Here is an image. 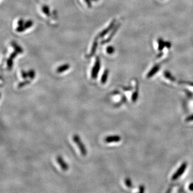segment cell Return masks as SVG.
Listing matches in <instances>:
<instances>
[{
  "mask_svg": "<svg viewBox=\"0 0 193 193\" xmlns=\"http://www.w3.org/2000/svg\"><path fill=\"white\" fill-rule=\"evenodd\" d=\"M28 75H29V78L32 80L33 79H35V70L33 69H30L28 72Z\"/></svg>",
  "mask_w": 193,
  "mask_h": 193,
  "instance_id": "obj_12",
  "label": "cell"
},
{
  "mask_svg": "<svg viewBox=\"0 0 193 193\" xmlns=\"http://www.w3.org/2000/svg\"><path fill=\"white\" fill-rule=\"evenodd\" d=\"M11 45L14 48V51H16L17 52H18V53L20 54L23 53V51L22 48L20 47L18 44H17L15 42H12L11 43Z\"/></svg>",
  "mask_w": 193,
  "mask_h": 193,
  "instance_id": "obj_10",
  "label": "cell"
},
{
  "mask_svg": "<svg viewBox=\"0 0 193 193\" xmlns=\"http://www.w3.org/2000/svg\"><path fill=\"white\" fill-rule=\"evenodd\" d=\"M125 185H126L128 187L130 188V187H132V181H131V180L129 179V178H127V179H125Z\"/></svg>",
  "mask_w": 193,
  "mask_h": 193,
  "instance_id": "obj_18",
  "label": "cell"
},
{
  "mask_svg": "<svg viewBox=\"0 0 193 193\" xmlns=\"http://www.w3.org/2000/svg\"><path fill=\"white\" fill-rule=\"evenodd\" d=\"M33 24V23L32 21L29 20V21H27L26 22H25L24 25L25 29L27 30V29H29V28H30V27H32Z\"/></svg>",
  "mask_w": 193,
  "mask_h": 193,
  "instance_id": "obj_14",
  "label": "cell"
},
{
  "mask_svg": "<svg viewBox=\"0 0 193 193\" xmlns=\"http://www.w3.org/2000/svg\"><path fill=\"white\" fill-rule=\"evenodd\" d=\"M56 161L62 170L64 171L68 170L69 166L61 156L57 157Z\"/></svg>",
  "mask_w": 193,
  "mask_h": 193,
  "instance_id": "obj_5",
  "label": "cell"
},
{
  "mask_svg": "<svg viewBox=\"0 0 193 193\" xmlns=\"http://www.w3.org/2000/svg\"><path fill=\"white\" fill-rule=\"evenodd\" d=\"M18 52H17L16 51H14V52H13L10 55V58L14 60V58L16 57L17 55H18Z\"/></svg>",
  "mask_w": 193,
  "mask_h": 193,
  "instance_id": "obj_21",
  "label": "cell"
},
{
  "mask_svg": "<svg viewBox=\"0 0 193 193\" xmlns=\"http://www.w3.org/2000/svg\"><path fill=\"white\" fill-rule=\"evenodd\" d=\"M187 164L186 162H183V164L181 165V166L179 167V169L177 170V172L175 173V174L173 175L172 176L173 180H177L178 179L179 177L181 176V175H183V173H184L186 169L187 168Z\"/></svg>",
  "mask_w": 193,
  "mask_h": 193,
  "instance_id": "obj_3",
  "label": "cell"
},
{
  "mask_svg": "<svg viewBox=\"0 0 193 193\" xmlns=\"http://www.w3.org/2000/svg\"><path fill=\"white\" fill-rule=\"evenodd\" d=\"M42 11L43 12L48 16H49L50 15V11H49V9L48 6H44L42 7Z\"/></svg>",
  "mask_w": 193,
  "mask_h": 193,
  "instance_id": "obj_13",
  "label": "cell"
},
{
  "mask_svg": "<svg viewBox=\"0 0 193 193\" xmlns=\"http://www.w3.org/2000/svg\"><path fill=\"white\" fill-rule=\"evenodd\" d=\"M114 49L112 46H109L106 48V51H107V53L109 54H113L114 53Z\"/></svg>",
  "mask_w": 193,
  "mask_h": 193,
  "instance_id": "obj_19",
  "label": "cell"
},
{
  "mask_svg": "<svg viewBox=\"0 0 193 193\" xmlns=\"http://www.w3.org/2000/svg\"><path fill=\"white\" fill-rule=\"evenodd\" d=\"M84 2L86 3L87 6H88V8H91V0H84Z\"/></svg>",
  "mask_w": 193,
  "mask_h": 193,
  "instance_id": "obj_23",
  "label": "cell"
},
{
  "mask_svg": "<svg viewBox=\"0 0 193 193\" xmlns=\"http://www.w3.org/2000/svg\"><path fill=\"white\" fill-rule=\"evenodd\" d=\"M24 24V20L22 19H19L18 21V25H23Z\"/></svg>",
  "mask_w": 193,
  "mask_h": 193,
  "instance_id": "obj_24",
  "label": "cell"
},
{
  "mask_svg": "<svg viewBox=\"0 0 193 193\" xmlns=\"http://www.w3.org/2000/svg\"><path fill=\"white\" fill-rule=\"evenodd\" d=\"M70 66L69 64H64L62 66H59L57 69H56V72L59 74H61L62 72H66L67 70H68L70 68Z\"/></svg>",
  "mask_w": 193,
  "mask_h": 193,
  "instance_id": "obj_7",
  "label": "cell"
},
{
  "mask_svg": "<svg viewBox=\"0 0 193 193\" xmlns=\"http://www.w3.org/2000/svg\"><path fill=\"white\" fill-rule=\"evenodd\" d=\"M21 76H22V77L24 80H27V78L29 77L28 72H26L24 70L21 71Z\"/></svg>",
  "mask_w": 193,
  "mask_h": 193,
  "instance_id": "obj_17",
  "label": "cell"
},
{
  "mask_svg": "<svg viewBox=\"0 0 193 193\" xmlns=\"http://www.w3.org/2000/svg\"><path fill=\"white\" fill-rule=\"evenodd\" d=\"M72 140L74 141V143L77 146L80 151V154L83 156H86L88 154L87 149L84 144L83 143L82 141L80 140V137L78 135H74L72 137Z\"/></svg>",
  "mask_w": 193,
  "mask_h": 193,
  "instance_id": "obj_1",
  "label": "cell"
},
{
  "mask_svg": "<svg viewBox=\"0 0 193 193\" xmlns=\"http://www.w3.org/2000/svg\"><path fill=\"white\" fill-rule=\"evenodd\" d=\"M121 140V136L117 135H114L108 136L106 137L104 139V141L107 143H117L119 142Z\"/></svg>",
  "mask_w": 193,
  "mask_h": 193,
  "instance_id": "obj_4",
  "label": "cell"
},
{
  "mask_svg": "<svg viewBox=\"0 0 193 193\" xmlns=\"http://www.w3.org/2000/svg\"><path fill=\"white\" fill-rule=\"evenodd\" d=\"M26 30L24 25H19L18 27L16 28V31L18 32H23Z\"/></svg>",
  "mask_w": 193,
  "mask_h": 193,
  "instance_id": "obj_16",
  "label": "cell"
},
{
  "mask_svg": "<svg viewBox=\"0 0 193 193\" xmlns=\"http://www.w3.org/2000/svg\"><path fill=\"white\" fill-rule=\"evenodd\" d=\"M92 1H96H96H98V0H92Z\"/></svg>",
  "mask_w": 193,
  "mask_h": 193,
  "instance_id": "obj_27",
  "label": "cell"
},
{
  "mask_svg": "<svg viewBox=\"0 0 193 193\" xmlns=\"http://www.w3.org/2000/svg\"><path fill=\"white\" fill-rule=\"evenodd\" d=\"M30 83H31V80L27 79V80H25L24 81L19 83L17 85V88H23L24 86L30 84Z\"/></svg>",
  "mask_w": 193,
  "mask_h": 193,
  "instance_id": "obj_11",
  "label": "cell"
},
{
  "mask_svg": "<svg viewBox=\"0 0 193 193\" xmlns=\"http://www.w3.org/2000/svg\"><path fill=\"white\" fill-rule=\"evenodd\" d=\"M189 190L191 191H193V183H191L190 185H189V187H188Z\"/></svg>",
  "mask_w": 193,
  "mask_h": 193,
  "instance_id": "obj_25",
  "label": "cell"
},
{
  "mask_svg": "<svg viewBox=\"0 0 193 193\" xmlns=\"http://www.w3.org/2000/svg\"><path fill=\"white\" fill-rule=\"evenodd\" d=\"M144 191V187L143 186H141L140 188V193H143Z\"/></svg>",
  "mask_w": 193,
  "mask_h": 193,
  "instance_id": "obj_26",
  "label": "cell"
},
{
  "mask_svg": "<svg viewBox=\"0 0 193 193\" xmlns=\"http://www.w3.org/2000/svg\"><path fill=\"white\" fill-rule=\"evenodd\" d=\"M6 64H7V67H8L9 70H11L12 69V66H13V60L12 59L9 58L8 60H7Z\"/></svg>",
  "mask_w": 193,
  "mask_h": 193,
  "instance_id": "obj_15",
  "label": "cell"
},
{
  "mask_svg": "<svg viewBox=\"0 0 193 193\" xmlns=\"http://www.w3.org/2000/svg\"><path fill=\"white\" fill-rule=\"evenodd\" d=\"M193 121V114L192 115H190L188 117H187L186 119V121H187V122H191V121Z\"/></svg>",
  "mask_w": 193,
  "mask_h": 193,
  "instance_id": "obj_22",
  "label": "cell"
},
{
  "mask_svg": "<svg viewBox=\"0 0 193 193\" xmlns=\"http://www.w3.org/2000/svg\"><path fill=\"white\" fill-rule=\"evenodd\" d=\"M138 92H135L133 93V95L132 96V101L135 102V101H137V99H138Z\"/></svg>",
  "mask_w": 193,
  "mask_h": 193,
  "instance_id": "obj_20",
  "label": "cell"
},
{
  "mask_svg": "<svg viewBox=\"0 0 193 193\" xmlns=\"http://www.w3.org/2000/svg\"><path fill=\"white\" fill-rule=\"evenodd\" d=\"M109 70H105L103 75L101 77V84H104L106 83L107 82V80H108V77H109Z\"/></svg>",
  "mask_w": 193,
  "mask_h": 193,
  "instance_id": "obj_9",
  "label": "cell"
},
{
  "mask_svg": "<svg viewBox=\"0 0 193 193\" xmlns=\"http://www.w3.org/2000/svg\"><path fill=\"white\" fill-rule=\"evenodd\" d=\"M113 25H114V22H112L111 24L109 25V26L107 28L104 29L103 31H101V33L99 34L98 37H96V38H103V37H104L109 32V31H110V30L113 27Z\"/></svg>",
  "mask_w": 193,
  "mask_h": 193,
  "instance_id": "obj_8",
  "label": "cell"
},
{
  "mask_svg": "<svg viewBox=\"0 0 193 193\" xmlns=\"http://www.w3.org/2000/svg\"><path fill=\"white\" fill-rule=\"evenodd\" d=\"M101 61H100L99 58L96 57L95 64L93 67L92 70H91V78H92L93 80H96L97 78L99 72L101 69Z\"/></svg>",
  "mask_w": 193,
  "mask_h": 193,
  "instance_id": "obj_2",
  "label": "cell"
},
{
  "mask_svg": "<svg viewBox=\"0 0 193 193\" xmlns=\"http://www.w3.org/2000/svg\"><path fill=\"white\" fill-rule=\"evenodd\" d=\"M98 38H96V39L94 40V41L93 43L92 46L91 48V50L90 53V54L87 55V58H90L91 57H92V56L95 55V54L96 53V48H97V46H98Z\"/></svg>",
  "mask_w": 193,
  "mask_h": 193,
  "instance_id": "obj_6",
  "label": "cell"
}]
</instances>
